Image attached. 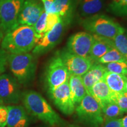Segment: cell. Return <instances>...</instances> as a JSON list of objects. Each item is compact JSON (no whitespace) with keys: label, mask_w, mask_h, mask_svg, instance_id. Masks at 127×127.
Instances as JSON below:
<instances>
[{"label":"cell","mask_w":127,"mask_h":127,"mask_svg":"<svg viewBox=\"0 0 127 127\" xmlns=\"http://www.w3.org/2000/svg\"><path fill=\"white\" fill-rule=\"evenodd\" d=\"M39 39L33 27L19 25L6 33L1 48L10 54L27 53L32 51Z\"/></svg>","instance_id":"cell-1"},{"label":"cell","mask_w":127,"mask_h":127,"mask_svg":"<svg viewBox=\"0 0 127 127\" xmlns=\"http://www.w3.org/2000/svg\"><path fill=\"white\" fill-rule=\"evenodd\" d=\"M22 99L27 111L38 120L52 127L63 124L61 117L40 94L34 91H26Z\"/></svg>","instance_id":"cell-2"},{"label":"cell","mask_w":127,"mask_h":127,"mask_svg":"<svg viewBox=\"0 0 127 127\" xmlns=\"http://www.w3.org/2000/svg\"><path fill=\"white\" fill-rule=\"evenodd\" d=\"M81 25L87 31L96 35L113 39L121 31L124 30L113 19L102 14L86 17L81 21Z\"/></svg>","instance_id":"cell-3"},{"label":"cell","mask_w":127,"mask_h":127,"mask_svg":"<svg viewBox=\"0 0 127 127\" xmlns=\"http://www.w3.org/2000/svg\"><path fill=\"white\" fill-rule=\"evenodd\" d=\"M8 63L12 74L19 83L27 84L34 78L36 62L34 55L30 52L9 54Z\"/></svg>","instance_id":"cell-4"},{"label":"cell","mask_w":127,"mask_h":127,"mask_svg":"<svg viewBox=\"0 0 127 127\" xmlns=\"http://www.w3.org/2000/svg\"><path fill=\"white\" fill-rule=\"evenodd\" d=\"M75 111L79 120L89 127H99L104 123L99 104L88 92Z\"/></svg>","instance_id":"cell-5"},{"label":"cell","mask_w":127,"mask_h":127,"mask_svg":"<svg viewBox=\"0 0 127 127\" xmlns=\"http://www.w3.org/2000/svg\"><path fill=\"white\" fill-rule=\"evenodd\" d=\"M70 76L67 68L60 57L59 52L51 59L45 71V80L48 93L68 82Z\"/></svg>","instance_id":"cell-6"},{"label":"cell","mask_w":127,"mask_h":127,"mask_svg":"<svg viewBox=\"0 0 127 127\" xmlns=\"http://www.w3.org/2000/svg\"><path fill=\"white\" fill-rule=\"evenodd\" d=\"M25 0H2L0 3L1 29L5 33L18 27V18Z\"/></svg>","instance_id":"cell-7"},{"label":"cell","mask_w":127,"mask_h":127,"mask_svg":"<svg viewBox=\"0 0 127 127\" xmlns=\"http://www.w3.org/2000/svg\"><path fill=\"white\" fill-rule=\"evenodd\" d=\"M68 25L61 20L50 31L44 35L32 50V54H44L53 49L61 40L65 30Z\"/></svg>","instance_id":"cell-8"},{"label":"cell","mask_w":127,"mask_h":127,"mask_svg":"<svg viewBox=\"0 0 127 127\" xmlns=\"http://www.w3.org/2000/svg\"><path fill=\"white\" fill-rule=\"evenodd\" d=\"M58 52L70 75L82 77L94 64L89 58L74 54L66 48Z\"/></svg>","instance_id":"cell-9"},{"label":"cell","mask_w":127,"mask_h":127,"mask_svg":"<svg viewBox=\"0 0 127 127\" xmlns=\"http://www.w3.org/2000/svg\"><path fill=\"white\" fill-rule=\"evenodd\" d=\"M21 99L18 81L7 74L0 75V104H17Z\"/></svg>","instance_id":"cell-10"},{"label":"cell","mask_w":127,"mask_h":127,"mask_svg":"<svg viewBox=\"0 0 127 127\" xmlns=\"http://www.w3.org/2000/svg\"><path fill=\"white\" fill-rule=\"evenodd\" d=\"M49 94L55 105L64 114L70 115L74 113L76 106L72 98L68 82L55 88Z\"/></svg>","instance_id":"cell-11"},{"label":"cell","mask_w":127,"mask_h":127,"mask_svg":"<svg viewBox=\"0 0 127 127\" xmlns=\"http://www.w3.org/2000/svg\"><path fill=\"white\" fill-rule=\"evenodd\" d=\"M93 41V35L86 32H79L69 38L66 49L74 54L89 58Z\"/></svg>","instance_id":"cell-12"},{"label":"cell","mask_w":127,"mask_h":127,"mask_svg":"<svg viewBox=\"0 0 127 127\" xmlns=\"http://www.w3.org/2000/svg\"><path fill=\"white\" fill-rule=\"evenodd\" d=\"M44 11L41 1L25 0L18 16V26L25 25L33 27Z\"/></svg>","instance_id":"cell-13"},{"label":"cell","mask_w":127,"mask_h":127,"mask_svg":"<svg viewBox=\"0 0 127 127\" xmlns=\"http://www.w3.org/2000/svg\"><path fill=\"white\" fill-rule=\"evenodd\" d=\"M77 3V0H54L50 13L58 14L68 25L72 22Z\"/></svg>","instance_id":"cell-14"},{"label":"cell","mask_w":127,"mask_h":127,"mask_svg":"<svg viewBox=\"0 0 127 127\" xmlns=\"http://www.w3.org/2000/svg\"><path fill=\"white\" fill-rule=\"evenodd\" d=\"M7 127H27L29 118L23 106L8 105Z\"/></svg>","instance_id":"cell-15"},{"label":"cell","mask_w":127,"mask_h":127,"mask_svg":"<svg viewBox=\"0 0 127 127\" xmlns=\"http://www.w3.org/2000/svg\"><path fill=\"white\" fill-rule=\"evenodd\" d=\"M94 41L90 53V59L94 64L114 47L112 39L93 34Z\"/></svg>","instance_id":"cell-16"},{"label":"cell","mask_w":127,"mask_h":127,"mask_svg":"<svg viewBox=\"0 0 127 127\" xmlns=\"http://www.w3.org/2000/svg\"><path fill=\"white\" fill-rule=\"evenodd\" d=\"M88 93L97 101L101 108L107 103L112 101L114 93L103 79L94 84Z\"/></svg>","instance_id":"cell-17"},{"label":"cell","mask_w":127,"mask_h":127,"mask_svg":"<svg viewBox=\"0 0 127 127\" xmlns=\"http://www.w3.org/2000/svg\"><path fill=\"white\" fill-rule=\"evenodd\" d=\"M106 72L107 71L104 65L94 64L88 71L82 76L84 85L88 93L94 84L103 78Z\"/></svg>","instance_id":"cell-18"},{"label":"cell","mask_w":127,"mask_h":127,"mask_svg":"<svg viewBox=\"0 0 127 127\" xmlns=\"http://www.w3.org/2000/svg\"><path fill=\"white\" fill-rule=\"evenodd\" d=\"M68 83L73 101L76 106L83 99L87 91L84 85L81 76L70 75Z\"/></svg>","instance_id":"cell-19"},{"label":"cell","mask_w":127,"mask_h":127,"mask_svg":"<svg viewBox=\"0 0 127 127\" xmlns=\"http://www.w3.org/2000/svg\"><path fill=\"white\" fill-rule=\"evenodd\" d=\"M102 79L113 93L120 94L125 92L127 75H121L107 71Z\"/></svg>","instance_id":"cell-20"},{"label":"cell","mask_w":127,"mask_h":127,"mask_svg":"<svg viewBox=\"0 0 127 127\" xmlns=\"http://www.w3.org/2000/svg\"><path fill=\"white\" fill-rule=\"evenodd\" d=\"M77 4L79 14L85 18L97 14L104 7L102 0H78Z\"/></svg>","instance_id":"cell-21"},{"label":"cell","mask_w":127,"mask_h":127,"mask_svg":"<svg viewBox=\"0 0 127 127\" xmlns=\"http://www.w3.org/2000/svg\"><path fill=\"white\" fill-rule=\"evenodd\" d=\"M101 109H102L104 122L111 119L118 118L124 114L118 105L114 101H111L107 103Z\"/></svg>","instance_id":"cell-22"},{"label":"cell","mask_w":127,"mask_h":127,"mask_svg":"<svg viewBox=\"0 0 127 127\" xmlns=\"http://www.w3.org/2000/svg\"><path fill=\"white\" fill-rule=\"evenodd\" d=\"M116 62H127V60L118 51L115 47L109 50L105 54L100 58L95 64H105Z\"/></svg>","instance_id":"cell-23"},{"label":"cell","mask_w":127,"mask_h":127,"mask_svg":"<svg viewBox=\"0 0 127 127\" xmlns=\"http://www.w3.org/2000/svg\"><path fill=\"white\" fill-rule=\"evenodd\" d=\"M107 11L118 17L127 16V0H112Z\"/></svg>","instance_id":"cell-24"},{"label":"cell","mask_w":127,"mask_h":127,"mask_svg":"<svg viewBox=\"0 0 127 127\" xmlns=\"http://www.w3.org/2000/svg\"><path fill=\"white\" fill-rule=\"evenodd\" d=\"M112 40L115 48L127 60V36L125 29L118 33Z\"/></svg>","instance_id":"cell-25"},{"label":"cell","mask_w":127,"mask_h":127,"mask_svg":"<svg viewBox=\"0 0 127 127\" xmlns=\"http://www.w3.org/2000/svg\"><path fill=\"white\" fill-rule=\"evenodd\" d=\"M103 65L108 72L121 75H127V62H116Z\"/></svg>","instance_id":"cell-26"},{"label":"cell","mask_w":127,"mask_h":127,"mask_svg":"<svg viewBox=\"0 0 127 127\" xmlns=\"http://www.w3.org/2000/svg\"><path fill=\"white\" fill-rule=\"evenodd\" d=\"M47 14L44 11L41 14L38 20L33 26V28L35 30V32L37 35L40 38V39L44 35V32L46 27V20H47Z\"/></svg>","instance_id":"cell-27"},{"label":"cell","mask_w":127,"mask_h":127,"mask_svg":"<svg viewBox=\"0 0 127 127\" xmlns=\"http://www.w3.org/2000/svg\"><path fill=\"white\" fill-rule=\"evenodd\" d=\"M112 101L118 105L124 113L127 112V92L125 91L120 94H114Z\"/></svg>","instance_id":"cell-28"},{"label":"cell","mask_w":127,"mask_h":127,"mask_svg":"<svg viewBox=\"0 0 127 127\" xmlns=\"http://www.w3.org/2000/svg\"><path fill=\"white\" fill-rule=\"evenodd\" d=\"M60 16L57 13L47 14V20H46V27L44 34L50 31L52 28L61 21Z\"/></svg>","instance_id":"cell-29"},{"label":"cell","mask_w":127,"mask_h":127,"mask_svg":"<svg viewBox=\"0 0 127 127\" xmlns=\"http://www.w3.org/2000/svg\"><path fill=\"white\" fill-rule=\"evenodd\" d=\"M8 117V108L5 105L0 104V127H6Z\"/></svg>","instance_id":"cell-30"},{"label":"cell","mask_w":127,"mask_h":127,"mask_svg":"<svg viewBox=\"0 0 127 127\" xmlns=\"http://www.w3.org/2000/svg\"><path fill=\"white\" fill-rule=\"evenodd\" d=\"M102 127H123L121 118L111 119L105 121Z\"/></svg>","instance_id":"cell-31"},{"label":"cell","mask_w":127,"mask_h":127,"mask_svg":"<svg viewBox=\"0 0 127 127\" xmlns=\"http://www.w3.org/2000/svg\"><path fill=\"white\" fill-rule=\"evenodd\" d=\"M43 4L44 11L47 14H50L54 0H40Z\"/></svg>","instance_id":"cell-32"},{"label":"cell","mask_w":127,"mask_h":127,"mask_svg":"<svg viewBox=\"0 0 127 127\" xmlns=\"http://www.w3.org/2000/svg\"><path fill=\"white\" fill-rule=\"evenodd\" d=\"M122 124L123 127H127V115L124 117L123 118H121Z\"/></svg>","instance_id":"cell-33"},{"label":"cell","mask_w":127,"mask_h":127,"mask_svg":"<svg viewBox=\"0 0 127 127\" xmlns=\"http://www.w3.org/2000/svg\"><path fill=\"white\" fill-rule=\"evenodd\" d=\"M61 127H81L79 125L72 124H62Z\"/></svg>","instance_id":"cell-34"},{"label":"cell","mask_w":127,"mask_h":127,"mask_svg":"<svg viewBox=\"0 0 127 127\" xmlns=\"http://www.w3.org/2000/svg\"><path fill=\"white\" fill-rule=\"evenodd\" d=\"M125 91L127 92V80H126V83H125Z\"/></svg>","instance_id":"cell-35"},{"label":"cell","mask_w":127,"mask_h":127,"mask_svg":"<svg viewBox=\"0 0 127 127\" xmlns=\"http://www.w3.org/2000/svg\"><path fill=\"white\" fill-rule=\"evenodd\" d=\"M0 28H1V20H0Z\"/></svg>","instance_id":"cell-36"},{"label":"cell","mask_w":127,"mask_h":127,"mask_svg":"<svg viewBox=\"0 0 127 127\" xmlns=\"http://www.w3.org/2000/svg\"><path fill=\"white\" fill-rule=\"evenodd\" d=\"M125 32H126V34H127V31Z\"/></svg>","instance_id":"cell-37"},{"label":"cell","mask_w":127,"mask_h":127,"mask_svg":"<svg viewBox=\"0 0 127 127\" xmlns=\"http://www.w3.org/2000/svg\"><path fill=\"white\" fill-rule=\"evenodd\" d=\"M1 1H2V0H0V3H1Z\"/></svg>","instance_id":"cell-38"}]
</instances>
